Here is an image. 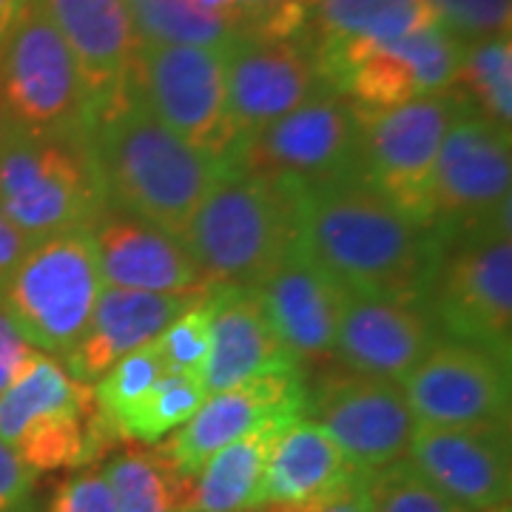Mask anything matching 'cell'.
Returning <instances> with one entry per match:
<instances>
[{
  "label": "cell",
  "instance_id": "obj_34",
  "mask_svg": "<svg viewBox=\"0 0 512 512\" xmlns=\"http://www.w3.org/2000/svg\"><path fill=\"white\" fill-rule=\"evenodd\" d=\"M211 319L214 305L205 291L200 302H194L154 339L168 373H191L202 379V367L211 353Z\"/></svg>",
  "mask_w": 512,
  "mask_h": 512
},
{
  "label": "cell",
  "instance_id": "obj_9",
  "mask_svg": "<svg viewBox=\"0 0 512 512\" xmlns=\"http://www.w3.org/2000/svg\"><path fill=\"white\" fill-rule=\"evenodd\" d=\"M134 86L151 114L202 157L237 168L239 143L225 92V46L143 43Z\"/></svg>",
  "mask_w": 512,
  "mask_h": 512
},
{
  "label": "cell",
  "instance_id": "obj_7",
  "mask_svg": "<svg viewBox=\"0 0 512 512\" xmlns=\"http://www.w3.org/2000/svg\"><path fill=\"white\" fill-rule=\"evenodd\" d=\"M103 288L92 231H74L32 245L0 305L32 348L60 359L83 339Z\"/></svg>",
  "mask_w": 512,
  "mask_h": 512
},
{
  "label": "cell",
  "instance_id": "obj_41",
  "mask_svg": "<svg viewBox=\"0 0 512 512\" xmlns=\"http://www.w3.org/2000/svg\"><path fill=\"white\" fill-rule=\"evenodd\" d=\"M23 3L26 0H0V46L9 37L12 26L18 23L20 12H23Z\"/></svg>",
  "mask_w": 512,
  "mask_h": 512
},
{
  "label": "cell",
  "instance_id": "obj_42",
  "mask_svg": "<svg viewBox=\"0 0 512 512\" xmlns=\"http://www.w3.org/2000/svg\"><path fill=\"white\" fill-rule=\"evenodd\" d=\"M9 137V126H6V120L0 117V146H3V140Z\"/></svg>",
  "mask_w": 512,
  "mask_h": 512
},
{
  "label": "cell",
  "instance_id": "obj_4",
  "mask_svg": "<svg viewBox=\"0 0 512 512\" xmlns=\"http://www.w3.org/2000/svg\"><path fill=\"white\" fill-rule=\"evenodd\" d=\"M0 211L29 245L92 231L111 208L89 140L9 131L0 146Z\"/></svg>",
  "mask_w": 512,
  "mask_h": 512
},
{
  "label": "cell",
  "instance_id": "obj_35",
  "mask_svg": "<svg viewBox=\"0 0 512 512\" xmlns=\"http://www.w3.org/2000/svg\"><path fill=\"white\" fill-rule=\"evenodd\" d=\"M439 23L461 43L510 35L512 0H430Z\"/></svg>",
  "mask_w": 512,
  "mask_h": 512
},
{
  "label": "cell",
  "instance_id": "obj_39",
  "mask_svg": "<svg viewBox=\"0 0 512 512\" xmlns=\"http://www.w3.org/2000/svg\"><path fill=\"white\" fill-rule=\"evenodd\" d=\"M32 245L23 239L18 228L6 220V214L0 211V296L6 291L9 279L15 274V268L20 265V259L26 256Z\"/></svg>",
  "mask_w": 512,
  "mask_h": 512
},
{
  "label": "cell",
  "instance_id": "obj_25",
  "mask_svg": "<svg viewBox=\"0 0 512 512\" xmlns=\"http://www.w3.org/2000/svg\"><path fill=\"white\" fill-rule=\"evenodd\" d=\"M202 293H146L103 288L83 339L63 362L77 382H97L117 359L154 342L177 316H183Z\"/></svg>",
  "mask_w": 512,
  "mask_h": 512
},
{
  "label": "cell",
  "instance_id": "obj_2",
  "mask_svg": "<svg viewBox=\"0 0 512 512\" xmlns=\"http://www.w3.org/2000/svg\"><path fill=\"white\" fill-rule=\"evenodd\" d=\"M89 148L111 211L180 239L205 194L234 171L185 146L151 114L137 86L94 114Z\"/></svg>",
  "mask_w": 512,
  "mask_h": 512
},
{
  "label": "cell",
  "instance_id": "obj_44",
  "mask_svg": "<svg viewBox=\"0 0 512 512\" xmlns=\"http://www.w3.org/2000/svg\"><path fill=\"white\" fill-rule=\"evenodd\" d=\"M251 512H262V510H251Z\"/></svg>",
  "mask_w": 512,
  "mask_h": 512
},
{
  "label": "cell",
  "instance_id": "obj_6",
  "mask_svg": "<svg viewBox=\"0 0 512 512\" xmlns=\"http://www.w3.org/2000/svg\"><path fill=\"white\" fill-rule=\"evenodd\" d=\"M0 117L26 137L89 140L92 106L69 46L37 0H26L0 46Z\"/></svg>",
  "mask_w": 512,
  "mask_h": 512
},
{
  "label": "cell",
  "instance_id": "obj_12",
  "mask_svg": "<svg viewBox=\"0 0 512 512\" xmlns=\"http://www.w3.org/2000/svg\"><path fill=\"white\" fill-rule=\"evenodd\" d=\"M237 168L302 191L362 177L359 111L345 94L322 89L245 143Z\"/></svg>",
  "mask_w": 512,
  "mask_h": 512
},
{
  "label": "cell",
  "instance_id": "obj_5",
  "mask_svg": "<svg viewBox=\"0 0 512 512\" xmlns=\"http://www.w3.org/2000/svg\"><path fill=\"white\" fill-rule=\"evenodd\" d=\"M0 441L35 473H49L86 467L117 439L97 416L92 384L77 382L57 356L35 350L0 393Z\"/></svg>",
  "mask_w": 512,
  "mask_h": 512
},
{
  "label": "cell",
  "instance_id": "obj_43",
  "mask_svg": "<svg viewBox=\"0 0 512 512\" xmlns=\"http://www.w3.org/2000/svg\"><path fill=\"white\" fill-rule=\"evenodd\" d=\"M291 3H296V6H305V9H313V6H316V0H291Z\"/></svg>",
  "mask_w": 512,
  "mask_h": 512
},
{
  "label": "cell",
  "instance_id": "obj_30",
  "mask_svg": "<svg viewBox=\"0 0 512 512\" xmlns=\"http://www.w3.org/2000/svg\"><path fill=\"white\" fill-rule=\"evenodd\" d=\"M208 399L200 376L168 373L148 390L140 402L114 424V436L140 444H157L168 433H177Z\"/></svg>",
  "mask_w": 512,
  "mask_h": 512
},
{
  "label": "cell",
  "instance_id": "obj_18",
  "mask_svg": "<svg viewBox=\"0 0 512 512\" xmlns=\"http://www.w3.org/2000/svg\"><path fill=\"white\" fill-rule=\"evenodd\" d=\"M69 46L92 120L117 97L134 89L143 40L128 12V0H37Z\"/></svg>",
  "mask_w": 512,
  "mask_h": 512
},
{
  "label": "cell",
  "instance_id": "obj_31",
  "mask_svg": "<svg viewBox=\"0 0 512 512\" xmlns=\"http://www.w3.org/2000/svg\"><path fill=\"white\" fill-rule=\"evenodd\" d=\"M128 12L143 43L222 49L242 35L237 26L205 15L188 0H128Z\"/></svg>",
  "mask_w": 512,
  "mask_h": 512
},
{
  "label": "cell",
  "instance_id": "obj_19",
  "mask_svg": "<svg viewBox=\"0 0 512 512\" xmlns=\"http://www.w3.org/2000/svg\"><path fill=\"white\" fill-rule=\"evenodd\" d=\"M279 342L299 359L333 353L336 325L348 291L299 237L288 254L254 285Z\"/></svg>",
  "mask_w": 512,
  "mask_h": 512
},
{
  "label": "cell",
  "instance_id": "obj_3",
  "mask_svg": "<svg viewBox=\"0 0 512 512\" xmlns=\"http://www.w3.org/2000/svg\"><path fill=\"white\" fill-rule=\"evenodd\" d=\"M302 188L234 168L188 222L185 248L208 285L254 288L302 237Z\"/></svg>",
  "mask_w": 512,
  "mask_h": 512
},
{
  "label": "cell",
  "instance_id": "obj_13",
  "mask_svg": "<svg viewBox=\"0 0 512 512\" xmlns=\"http://www.w3.org/2000/svg\"><path fill=\"white\" fill-rule=\"evenodd\" d=\"M512 234L490 231L444 248L430 291L433 322L447 339L512 359Z\"/></svg>",
  "mask_w": 512,
  "mask_h": 512
},
{
  "label": "cell",
  "instance_id": "obj_32",
  "mask_svg": "<svg viewBox=\"0 0 512 512\" xmlns=\"http://www.w3.org/2000/svg\"><path fill=\"white\" fill-rule=\"evenodd\" d=\"M163 373L165 365L157 342H148L143 348L126 353L123 359H117L94 382V407H97V416L111 427V433H114V424L163 379Z\"/></svg>",
  "mask_w": 512,
  "mask_h": 512
},
{
  "label": "cell",
  "instance_id": "obj_21",
  "mask_svg": "<svg viewBox=\"0 0 512 512\" xmlns=\"http://www.w3.org/2000/svg\"><path fill=\"white\" fill-rule=\"evenodd\" d=\"M436 342V328L424 305L348 293L333 353L356 376L402 382Z\"/></svg>",
  "mask_w": 512,
  "mask_h": 512
},
{
  "label": "cell",
  "instance_id": "obj_1",
  "mask_svg": "<svg viewBox=\"0 0 512 512\" xmlns=\"http://www.w3.org/2000/svg\"><path fill=\"white\" fill-rule=\"evenodd\" d=\"M302 239L348 293L424 308L444 256L433 228L404 220L362 177L302 194Z\"/></svg>",
  "mask_w": 512,
  "mask_h": 512
},
{
  "label": "cell",
  "instance_id": "obj_33",
  "mask_svg": "<svg viewBox=\"0 0 512 512\" xmlns=\"http://www.w3.org/2000/svg\"><path fill=\"white\" fill-rule=\"evenodd\" d=\"M373 512H473L421 478L407 458L370 473Z\"/></svg>",
  "mask_w": 512,
  "mask_h": 512
},
{
  "label": "cell",
  "instance_id": "obj_14",
  "mask_svg": "<svg viewBox=\"0 0 512 512\" xmlns=\"http://www.w3.org/2000/svg\"><path fill=\"white\" fill-rule=\"evenodd\" d=\"M419 424L510 430V365L467 342H436L402 382Z\"/></svg>",
  "mask_w": 512,
  "mask_h": 512
},
{
  "label": "cell",
  "instance_id": "obj_27",
  "mask_svg": "<svg viewBox=\"0 0 512 512\" xmlns=\"http://www.w3.org/2000/svg\"><path fill=\"white\" fill-rule=\"evenodd\" d=\"M439 23L430 0H316L305 40L313 52L387 43Z\"/></svg>",
  "mask_w": 512,
  "mask_h": 512
},
{
  "label": "cell",
  "instance_id": "obj_16",
  "mask_svg": "<svg viewBox=\"0 0 512 512\" xmlns=\"http://www.w3.org/2000/svg\"><path fill=\"white\" fill-rule=\"evenodd\" d=\"M313 421L365 473L407 458L419 427L399 382L367 376H333L308 399Z\"/></svg>",
  "mask_w": 512,
  "mask_h": 512
},
{
  "label": "cell",
  "instance_id": "obj_20",
  "mask_svg": "<svg viewBox=\"0 0 512 512\" xmlns=\"http://www.w3.org/2000/svg\"><path fill=\"white\" fill-rule=\"evenodd\" d=\"M308 399L311 396L299 379V370L271 373L211 393L200 410L165 441L163 453L183 476L194 478L217 450L251 433L262 421L282 413L308 416Z\"/></svg>",
  "mask_w": 512,
  "mask_h": 512
},
{
  "label": "cell",
  "instance_id": "obj_36",
  "mask_svg": "<svg viewBox=\"0 0 512 512\" xmlns=\"http://www.w3.org/2000/svg\"><path fill=\"white\" fill-rule=\"evenodd\" d=\"M46 512H117V507L103 473H80L57 487Z\"/></svg>",
  "mask_w": 512,
  "mask_h": 512
},
{
  "label": "cell",
  "instance_id": "obj_23",
  "mask_svg": "<svg viewBox=\"0 0 512 512\" xmlns=\"http://www.w3.org/2000/svg\"><path fill=\"white\" fill-rule=\"evenodd\" d=\"M92 242L103 285L109 288L146 293L208 291V282L183 239L137 217L109 211L92 228Z\"/></svg>",
  "mask_w": 512,
  "mask_h": 512
},
{
  "label": "cell",
  "instance_id": "obj_17",
  "mask_svg": "<svg viewBox=\"0 0 512 512\" xmlns=\"http://www.w3.org/2000/svg\"><path fill=\"white\" fill-rule=\"evenodd\" d=\"M407 464L467 510L493 512L510 504V430L419 424Z\"/></svg>",
  "mask_w": 512,
  "mask_h": 512
},
{
  "label": "cell",
  "instance_id": "obj_28",
  "mask_svg": "<svg viewBox=\"0 0 512 512\" xmlns=\"http://www.w3.org/2000/svg\"><path fill=\"white\" fill-rule=\"evenodd\" d=\"M117 512H191L194 478L183 476L163 450L134 447L103 470Z\"/></svg>",
  "mask_w": 512,
  "mask_h": 512
},
{
  "label": "cell",
  "instance_id": "obj_8",
  "mask_svg": "<svg viewBox=\"0 0 512 512\" xmlns=\"http://www.w3.org/2000/svg\"><path fill=\"white\" fill-rule=\"evenodd\" d=\"M470 103L464 94H433L384 111H359L362 180L404 220L433 228V177L450 123Z\"/></svg>",
  "mask_w": 512,
  "mask_h": 512
},
{
  "label": "cell",
  "instance_id": "obj_37",
  "mask_svg": "<svg viewBox=\"0 0 512 512\" xmlns=\"http://www.w3.org/2000/svg\"><path fill=\"white\" fill-rule=\"evenodd\" d=\"M37 473L23 464V458L0 441V512H15L29 498Z\"/></svg>",
  "mask_w": 512,
  "mask_h": 512
},
{
  "label": "cell",
  "instance_id": "obj_24",
  "mask_svg": "<svg viewBox=\"0 0 512 512\" xmlns=\"http://www.w3.org/2000/svg\"><path fill=\"white\" fill-rule=\"evenodd\" d=\"M214 305L211 353L202 367L205 393H220L271 373L299 370L291 350L279 342L254 288L208 285Z\"/></svg>",
  "mask_w": 512,
  "mask_h": 512
},
{
  "label": "cell",
  "instance_id": "obj_22",
  "mask_svg": "<svg viewBox=\"0 0 512 512\" xmlns=\"http://www.w3.org/2000/svg\"><path fill=\"white\" fill-rule=\"evenodd\" d=\"M367 478L313 419L293 421L276 441L256 510L313 512Z\"/></svg>",
  "mask_w": 512,
  "mask_h": 512
},
{
  "label": "cell",
  "instance_id": "obj_40",
  "mask_svg": "<svg viewBox=\"0 0 512 512\" xmlns=\"http://www.w3.org/2000/svg\"><path fill=\"white\" fill-rule=\"evenodd\" d=\"M313 512H373V504H370V473L350 493H345L342 498H336V501H330V504Z\"/></svg>",
  "mask_w": 512,
  "mask_h": 512
},
{
  "label": "cell",
  "instance_id": "obj_15",
  "mask_svg": "<svg viewBox=\"0 0 512 512\" xmlns=\"http://www.w3.org/2000/svg\"><path fill=\"white\" fill-rule=\"evenodd\" d=\"M322 89L328 86L322 83L305 35L271 37L245 32L225 46L228 114L242 148L262 128L299 109Z\"/></svg>",
  "mask_w": 512,
  "mask_h": 512
},
{
  "label": "cell",
  "instance_id": "obj_29",
  "mask_svg": "<svg viewBox=\"0 0 512 512\" xmlns=\"http://www.w3.org/2000/svg\"><path fill=\"white\" fill-rule=\"evenodd\" d=\"M456 92L493 120L495 126L510 131L512 123V40L510 35H493L464 43L458 66Z\"/></svg>",
  "mask_w": 512,
  "mask_h": 512
},
{
  "label": "cell",
  "instance_id": "obj_11",
  "mask_svg": "<svg viewBox=\"0 0 512 512\" xmlns=\"http://www.w3.org/2000/svg\"><path fill=\"white\" fill-rule=\"evenodd\" d=\"M461 55L464 43L436 23L387 43L313 52V60L328 89L345 94L359 109L384 111L453 92Z\"/></svg>",
  "mask_w": 512,
  "mask_h": 512
},
{
  "label": "cell",
  "instance_id": "obj_26",
  "mask_svg": "<svg viewBox=\"0 0 512 512\" xmlns=\"http://www.w3.org/2000/svg\"><path fill=\"white\" fill-rule=\"evenodd\" d=\"M305 419L302 413H282L262 421L251 433L225 444L208 458L194 476L191 512H251L256 510L262 478L274 453L279 436L293 421Z\"/></svg>",
  "mask_w": 512,
  "mask_h": 512
},
{
  "label": "cell",
  "instance_id": "obj_38",
  "mask_svg": "<svg viewBox=\"0 0 512 512\" xmlns=\"http://www.w3.org/2000/svg\"><path fill=\"white\" fill-rule=\"evenodd\" d=\"M32 353H35V348L20 336L12 316L0 305V393L18 379L20 370L26 367Z\"/></svg>",
  "mask_w": 512,
  "mask_h": 512
},
{
  "label": "cell",
  "instance_id": "obj_10",
  "mask_svg": "<svg viewBox=\"0 0 512 512\" xmlns=\"http://www.w3.org/2000/svg\"><path fill=\"white\" fill-rule=\"evenodd\" d=\"M510 131L473 106L450 123L433 177V231L441 245L510 228Z\"/></svg>",
  "mask_w": 512,
  "mask_h": 512
}]
</instances>
